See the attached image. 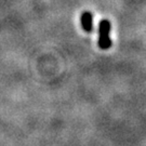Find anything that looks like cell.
<instances>
[{
	"instance_id": "cell-2",
	"label": "cell",
	"mask_w": 146,
	"mask_h": 146,
	"mask_svg": "<svg viewBox=\"0 0 146 146\" xmlns=\"http://www.w3.org/2000/svg\"><path fill=\"white\" fill-rule=\"evenodd\" d=\"M81 25L86 31H92L93 29V16L90 12H84L81 15Z\"/></svg>"
},
{
	"instance_id": "cell-1",
	"label": "cell",
	"mask_w": 146,
	"mask_h": 146,
	"mask_svg": "<svg viewBox=\"0 0 146 146\" xmlns=\"http://www.w3.org/2000/svg\"><path fill=\"white\" fill-rule=\"evenodd\" d=\"M110 23L106 20L101 21L99 25V46L101 49H108L111 44V40L110 37Z\"/></svg>"
}]
</instances>
